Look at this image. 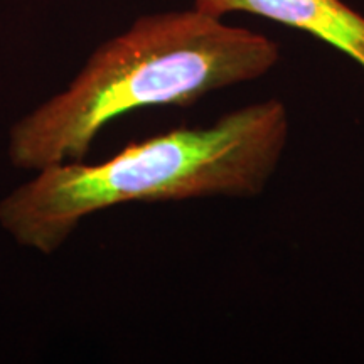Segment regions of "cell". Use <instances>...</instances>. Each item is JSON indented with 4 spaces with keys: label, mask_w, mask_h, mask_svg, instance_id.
I'll list each match as a JSON object with an SVG mask.
<instances>
[{
    "label": "cell",
    "mask_w": 364,
    "mask_h": 364,
    "mask_svg": "<svg viewBox=\"0 0 364 364\" xmlns=\"http://www.w3.org/2000/svg\"><path fill=\"white\" fill-rule=\"evenodd\" d=\"M279 59L273 39L196 7L142 16L100 44L66 88L11 127L7 157L29 172L85 161L115 118L149 107H189L262 78Z\"/></svg>",
    "instance_id": "6da1fadb"
},
{
    "label": "cell",
    "mask_w": 364,
    "mask_h": 364,
    "mask_svg": "<svg viewBox=\"0 0 364 364\" xmlns=\"http://www.w3.org/2000/svg\"><path fill=\"white\" fill-rule=\"evenodd\" d=\"M290 118L268 98L206 127H181L129 144L98 164L36 172L0 199V228L21 247L58 252L88 216L127 203L255 198L284 157Z\"/></svg>",
    "instance_id": "7a4b0ae2"
},
{
    "label": "cell",
    "mask_w": 364,
    "mask_h": 364,
    "mask_svg": "<svg viewBox=\"0 0 364 364\" xmlns=\"http://www.w3.org/2000/svg\"><path fill=\"white\" fill-rule=\"evenodd\" d=\"M193 7L225 17L245 12L280 22L321 39L364 73V16L343 0H193Z\"/></svg>",
    "instance_id": "3957f363"
}]
</instances>
